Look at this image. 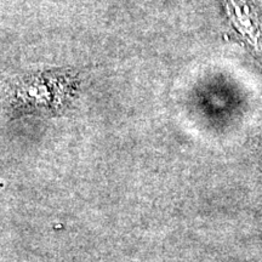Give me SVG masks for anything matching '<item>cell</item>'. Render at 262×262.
<instances>
[{
  "label": "cell",
  "instance_id": "cell-1",
  "mask_svg": "<svg viewBox=\"0 0 262 262\" xmlns=\"http://www.w3.org/2000/svg\"><path fill=\"white\" fill-rule=\"evenodd\" d=\"M78 85V74L68 70L19 75L10 81L6 90V110L12 118L62 114L73 102Z\"/></svg>",
  "mask_w": 262,
  "mask_h": 262
},
{
  "label": "cell",
  "instance_id": "cell-2",
  "mask_svg": "<svg viewBox=\"0 0 262 262\" xmlns=\"http://www.w3.org/2000/svg\"><path fill=\"white\" fill-rule=\"evenodd\" d=\"M4 186H5V185H4V182H2V181H0V189H2L3 187H4Z\"/></svg>",
  "mask_w": 262,
  "mask_h": 262
}]
</instances>
